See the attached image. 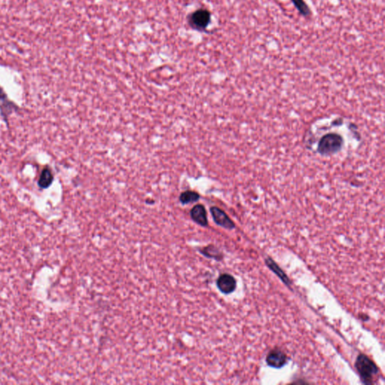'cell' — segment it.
<instances>
[{"label": "cell", "instance_id": "obj_8", "mask_svg": "<svg viewBox=\"0 0 385 385\" xmlns=\"http://www.w3.org/2000/svg\"><path fill=\"white\" fill-rule=\"evenodd\" d=\"M53 180L54 177L51 170L48 168L44 169L38 180V185L43 189L48 188L52 184Z\"/></svg>", "mask_w": 385, "mask_h": 385}, {"label": "cell", "instance_id": "obj_6", "mask_svg": "<svg viewBox=\"0 0 385 385\" xmlns=\"http://www.w3.org/2000/svg\"><path fill=\"white\" fill-rule=\"evenodd\" d=\"M287 356L280 350H273L266 357L269 366L273 368H281L287 363Z\"/></svg>", "mask_w": 385, "mask_h": 385}, {"label": "cell", "instance_id": "obj_5", "mask_svg": "<svg viewBox=\"0 0 385 385\" xmlns=\"http://www.w3.org/2000/svg\"><path fill=\"white\" fill-rule=\"evenodd\" d=\"M217 286L222 293L229 294L234 291L236 289V280L230 275L223 274L217 279Z\"/></svg>", "mask_w": 385, "mask_h": 385}, {"label": "cell", "instance_id": "obj_4", "mask_svg": "<svg viewBox=\"0 0 385 385\" xmlns=\"http://www.w3.org/2000/svg\"><path fill=\"white\" fill-rule=\"evenodd\" d=\"M211 213L217 225L226 229H229V230L234 228L235 225L233 222L230 220V217L224 211H222L217 207H211Z\"/></svg>", "mask_w": 385, "mask_h": 385}, {"label": "cell", "instance_id": "obj_11", "mask_svg": "<svg viewBox=\"0 0 385 385\" xmlns=\"http://www.w3.org/2000/svg\"><path fill=\"white\" fill-rule=\"evenodd\" d=\"M266 263H267L269 267H270V269H272V270L274 271V273H276L280 279H282L286 284H288V279H287V276H286L285 275H284V273L279 268V266H278L271 259H269V260H266Z\"/></svg>", "mask_w": 385, "mask_h": 385}, {"label": "cell", "instance_id": "obj_1", "mask_svg": "<svg viewBox=\"0 0 385 385\" xmlns=\"http://www.w3.org/2000/svg\"><path fill=\"white\" fill-rule=\"evenodd\" d=\"M343 147V137L337 133H327L320 139L317 151L322 156L337 154Z\"/></svg>", "mask_w": 385, "mask_h": 385}, {"label": "cell", "instance_id": "obj_9", "mask_svg": "<svg viewBox=\"0 0 385 385\" xmlns=\"http://www.w3.org/2000/svg\"><path fill=\"white\" fill-rule=\"evenodd\" d=\"M200 195L198 193L192 190H187L183 192L180 196V201L182 204H188V203H194L200 200Z\"/></svg>", "mask_w": 385, "mask_h": 385}, {"label": "cell", "instance_id": "obj_7", "mask_svg": "<svg viewBox=\"0 0 385 385\" xmlns=\"http://www.w3.org/2000/svg\"><path fill=\"white\" fill-rule=\"evenodd\" d=\"M190 216L199 225L206 227L208 225V219L206 210L203 205H197L190 211Z\"/></svg>", "mask_w": 385, "mask_h": 385}, {"label": "cell", "instance_id": "obj_10", "mask_svg": "<svg viewBox=\"0 0 385 385\" xmlns=\"http://www.w3.org/2000/svg\"><path fill=\"white\" fill-rule=\"evenodd\" d=\"M292 2H293L296 8L303 14V16H309V14H311L310 9L306 5V2H304V0H292Z\"/></svg>", "mask_w": 385, "mask_h": 385}, {"label": "cell", "instance_id": "obj_2", "mask_svg": "<svg viewBox=\"0 0 385 385\" xmlns=\"http://www.w3.org/2000/svg\"><path fill=\"white\" fill-rule=\"evenodd\" d=\"M355 366L360 373L362 380L366 384L372 383L373 376L379 373L376 365L364 354L359 355Z\"/></svg>", "mask_w": 385, "mask_h": 385}, {"label": "cell", "instance_id": "obj_3", "mask_svg": "<svg viewBox=\"0 0 385 385\" xmlns=\"http://www.w3.org/2000/svg\"><path fill=\"white\" fill-rule=\"evenodd\" d=\"M211 21V13L208 10H197L192 13L189 18V24L192 28L199 31H206Z\"/></svg>", "mask_w": 385, "mask_h": 385}]
</instances>
